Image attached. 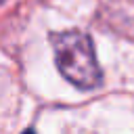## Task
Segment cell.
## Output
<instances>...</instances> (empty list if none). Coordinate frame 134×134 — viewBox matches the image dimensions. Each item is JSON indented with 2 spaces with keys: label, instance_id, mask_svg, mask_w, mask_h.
I'll return each mask as SVG.
<instances>
[{
  "label": "cell",
  "instance_id": "6da1fadb",
  "mask_svg": "<svg viewBox=\"0 0 134 134\" xmlns=\"http://www.w3.org/2000/svg\"><path fill=\"white\" fill-rule=\"evenodd\" d=\"M52 50L59 71L77 88L92 90L100 84V67L90 38L84 31L69 29L52 34Z\"/></svg>",
  "mask_w": 134,
  "mask_h": 134
},
{
  "label": "cell",
  "instance_id": "7a4b0ae2",
  "mask_svg": "<svg viewBox=\"0 0 134 134\" xmlns=\"http://www.w3.org/2000/svg\"><path fill=\"white\" fill-rule=\"evenodd\" d=\"M23 134H36V132H34V130H25Z\"/></svg>",
  "mask_w": 134,
  "mask_h": 134
}]
</instances>
